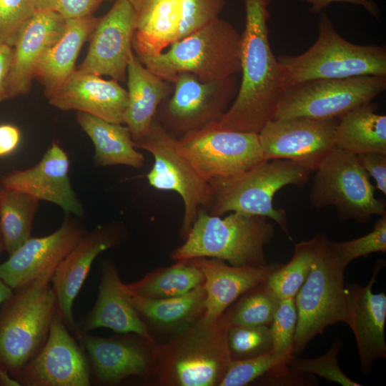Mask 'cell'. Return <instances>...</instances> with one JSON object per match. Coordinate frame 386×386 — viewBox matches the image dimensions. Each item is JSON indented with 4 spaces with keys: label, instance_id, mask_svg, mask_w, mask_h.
Returning <instances> with one entry per match:
<instances>
[{
    "label": "cell",
    "instance_id": "d590c367",
    "mask_svg": "<svg viewBox=\"0 0 386 386\" xmlns=\"http://www.w3.org/2000/svg\"><path fill=\"white\" fill-rule=\"evenodd\" d=\"M294 354H283L272 350L263 355L244 360H232L219 386H244L289 362Z\"/></svg>",
    "mask_w": 386,
    "mask_h": 386
},
{
    "label": "cell",
    "instance_id": "3957f363",
    "mask_svg": "<svg viewBox=\"0 0 386 386\" xmlns=\"http://www.w3.org/2000/svg\"><path fill=\"white\" fill-rule=\"evenodd\" d=\"M267 219L239 212L222 217L201 209L184 244L173 250L171 258H214L233 266H264L268 264L265 247L274 236Z\"/></svg>",
    "mask_w": 386,
    "mask_h": 386
},
{
    "label": "cell",
    "instance_id": "d4e9b609",
    "mask_svg": "<svg viewBox=\"0 0 386 386\" xmlns=\"http://www.w3.org/2000/svg\"><path fill=\"white\" fill-rule=\"evenodd\" d=\"M122 284L115 265L108 261L103 262L96 302L78 332L106 327L118 333H134L149 345H154V340L128 300Z\"/></svg>",
    "mask_w": 386,
    "mask_h": 386
},
{
    "label": "cell",
    "instance_id": "f546056e",
    "mask_svg": "<svg viewBox=\"0 0 386 386\" xmlns=\"http://www.w3.org/2000/svg\"><path fill=\"white\" fill-rule=\"evenodd\" d=\"M377 110V104L370 102L341 116L335 129V147L355 154L386 153V116Z\"/></svg>",
    "mask_w": 386,
    "mask_h": 386
},
{
    "label": "cell",
    "instance_id": "484cf974",
    "mask_svg": "<svg viewBox=\"0 0 386 386\" xmlns=\"http://www.w3.org/2000/svg\"><path fill=\"white\" fill-rule=\"evenodd\" d=\"M76 334L100 382L118 384L129 376H144L152 372L151 355L137 342L83 332Z\"/></svg>",
    "mask_w": 386,
    "mask_h": 386
},
{
    "label": "cell",
    "instance_id": "816d5d0a",
    "mask_svg": "<svg viewBox=\"0 0 386 386\" xmlns=\"http://www.w3.org/2000/svg\"><path fill=\"white\" fill-rule=\"evenodd\" d=\"M4 189V187L1 184V181H0V199H1V194H2V191Z\"/></svg>",
    "mask_w": 386,
    "mask_h": 386
},
{
    "label": "cell",
    "instance_id": "e575fe53",
    "mask_svg": "<svg viewBox=\"0 0 386 386\" xmlns=\"http://www.w3.org/2000/svg\"><path fill=\"white\" fill-rule=\"evenodd\" d=\"M278 300L266 282L250 289L233 308L229 309L231 325L269 326Z\"/></svg>",
    "mask_w": 386,
    "mask_h": 386
},
{
    "label": "cell",
    "instance_id": "52a82bcc",
    "mask_svg": "<svg viewBox=\"0 0 386 386\" xmlns=\"http://www.w3.org/2000/svg\"><path fill=\"white\" fill-rule=\"evenodd\" d=\"M46 273L15 290L0 311V365L16 376L43 347L56 311Z\"/></svg>",
    "mask_w": 386,
    "mask_h": 386
},
{
    "label": "cell",
    "instance_id": "e0dca14e",
    "mask_svg": "<svg viewBox=\"0 0 386 386\" xmlns=\"http://www.w3.org/2000/svg\"><path fill=\"white\" fill-rule=\"evenodd\" d=\"M127 232L117 223L96 227L86 232L56 267L51 282L56 300V310L68 329L76 332L72 306L89 274L102 252L121 244Z\"/></svg>",
    "mask_w": 386,
    "mask_h": 386
},
{
    "label": "cell",
    "instance_id": "30bf717a",
    "mask_svg": "<svg viewBox=\"0 0 386 386\" xmlns=\"http://www.w3.org/2000/svg\"><path fill=\"white\" fill-rule=\"evenodd\" d=\"M134 144L154 157L153 166L147 174L149 185L159 190L175 192L182 198L184 214L180 234L184 239L199 210H206L209 206L210 184L184 155L178 139L155 119L149 133Z\"/></svg>",
    "mask_w": 386,
    "mask_h": 386
},
{
    "label": "cell",
    "instance_id": "6da1fadb",
    "mask_svg": "<svg viewBox=\"0 0 386 386\" xmlns=\"http://www.w3.org/2000/svg\"><path fill=\"white\" fill-rule=\"evenodd\" d=\"M243 1L245 24L239 51L242 80L234 101L217 125L258 134L274 119L286 88V78L269 44L268 21L272 0Z\"/></svg>",
    "mask_w": 386,
    "mask_h": 386
},
{
    "label": "cell",
    "instance_id": "2e32d148",
    "mask_svg": "<svg viewBox=\"0 0 386 386\" xmlns=\"http://www.w3.org/2000/svg\"><path fill=\"white\" fill-rule=\"evenodd\" d=\"M16 377L21 385H90L89 363L57 310L43 347Z\"/></svg>",
    "mask_w": 386,
    "mask_h": 386
},
{
    "label": "cell",
    "instance_id": "c3c4849f",
    "mask_svg": "<svg viewBox=\"0 0 386 386\" xmlns=\"http://www.w3.org/2000/svg\"><path fill=\"white\" fill-rule=\"evenodd\" d=\"M13 291L14 290L0 279V305L11 297Z\"/></svg>",
    "mask_w": 386,
    "mask_h": 386
},
{
    "label": "cell",
    "instance_id": "7dc6e473",
    "mask_svg": "<svg viewBox=\"0 0 386 386\" xmlns=\"http://www.w3.org/2000/svg\"><path fill=\"white\" fill-rule=\"evenodd\" d=\"M0 385L19 386L21 384L17 380L10 377L8 371L0 365Z\"/></svg>",
    "mask_w": 386,
    "mask_h": 386
},
{
    "label": "cell",
    "instance_id": "f907efd6",
    "mask_svg": "<svg viewBox=\"0 0 386 386\" xmlns=\"http://www.w3.org/2000/svg\"><path fill=\"white\" fill-rule=\"evenodd\" d=\"M4 251H5L4 244L3 238H2V235L0 230V255Z\"/></svg>",
    "mask_w": 386,
    "mask_h": 386
},
{
    "label": "cell",
    "instance_id": "bcb514c9",
    "mask_svg": "<svg viewBox=\"0 0 386 386\" xmlns=\"http://www.w3.org/2000/svg\"><path fill=\"white\" fill-rule=\"evenodd\" d=\"M13 59V46L0 44V102L6 99V86Z\"/></svg>",
    "mask_w": 386,
    "mask_h": 386
},
{
    "label": "cell",
    "instance_id": "1f68e13d",
    "mask_svg": "<svg viewBox=\"0 0 386 386\" xmlns=\"http://www.w3.org/2000/svg\"><path fill=\"white\" fill-rule=\"evenodd\" d=\"M172 266L147 273L141 279L122 284L123 290L132 295L163 299L184 295L203 284L202 271L189 259L177 260Z\"/></svg>",
    "mask_w": 386,
    "mask_h": 386
},
{
    "label": "cell",
    "instance_id": "74e56055",
    "mask_svg": "<svg viewBox=\"0 0 386 386\" xmlns=\"http://www.w3.org/2000/svg\"><path fill=\"white\" fill-rule=\"evenodd\" d=\"M342 347V342L336 337L330 349L316 358L297 357L295 355L289 362L291 367L303 374L316 375L342 386H362L345 375L339 367L337 356Z\"/></svg>",
    "mask_w": 386,
    "mask_h": 386
},
{
    "label": "cell",
    "instance_id": "9c48e42d",
    "mask_svg": "<svg viewBox=\"0 0 386 386\" xmlns=\"http://www.w3.org/2000/svg\"><path fill=\"white\" fill-rule=\"evenodd\" d=\"M313 178L309 200L322 209L335 207L342 221L367 222L386 214V204L375 195V187L360 164L357 154L335 147L322 159Z\"/></svg>",
    "mask_w": 386,
    "mask_h": 386
},
{
    "label": "cell",
    "instance_id": "7bdbcfd3",
    "mask_svg": "<svg viewBox=\"0 0 386 386\" xmlns=\"http://www.w3.org/2000/svg\"><path fill=\"white\" fill-rule=\"evenodd\" d=\"M103 0H56L54 9L65 19H80L91 14Z\"/></svg>",
    "mask_w": 386,
    "mask_h": 386
},
{
    "label": "cell",
    "instance_id": "ffe728a7",
    "mask_svg": "<svg viewBox=\"0 0 386 386\" xmlns=\"http://www.w3.org/2000/svg\"><path fill=\"white\" fill-rule=\"evenodd\" d=\"M380 269H375L367 284L354 283L345 288V322L355 336L360 367L365 375L371 372L375 361L386 358V294L372 292Z\"/></svg>",
    "mask_w": 386,
    "mask_h": 386
},
{
    "label": "cell",
    "instance_id": "f1b7e54d",
    "mask_svg": "<svg viewBox=\"0 0 386 386\" xmlns=\"http://www.w3.org/2000/svg\"><path fill=\"white\" fill-rule=\"evenodd\" d=\"M76 119L94 144L95 166L125 165L137 169L144 166V157L136 149L127 126L79 112Z\"/></svg>",
    "mask_w": 386,
    "mask_h": 386
},
{
    "label": "cell",
    "instance_id": "83f0119b",
    "mask_svg": "<svg viewBox=\"0 0 386 386\" xmlns=\"http://www.w3.org/2000/svg\"><path fill=\"white\" fill-rule=\"evenodd\" d=\"M99 21L91 16L66 19L63 33L43 54L34 70V79L44 86L46 98L74 72L81 48Z\"/></svg>",
    "mask_w": 386,
    "mask_h": 386
},
{
    "label": "cell",
    "instance_id": "836d02e7",
    "mask_svg": "<svg viewBox=\"0 0 386 386\" xmlns=\"http://www.w3.org/2000/svg\"><path fill=\"white\" fill-rule=\"evenodd\" d=\"M312 257L311 240L302 241L295 244L290 260L271 274L266 284L278 299L295 297L309 274Z\"/></svg>",
    "mask_w": 386,
    "mask_h": 386
},
{
    "label": "cell",
    "instance_id": "603a6c76",
    "mask_svg": "<svg viewBox=\"0 0 386 386\" xmlns=\"http://www.w3.org/2000/svg\"><path fill=\"white\" fill-rule=\"evenodd\" d=\"M66 19L54 9L36 10L20 30L13 46L8 76L7 99L26 94L37 63L46 50L61 35Z\"/></svg>",
    "mask_w": 386,
    "mask_h": 386
},
{
    "label": "cell",
    "instance_id": "5b68a950",
    "mask_svg": "<svg viewBox=\"0 0 386 386\" xmlns=\"http://www.w3.org/2000/svg\"><path fill=\"white\" fill-rule=\"evenodd\" d=\"M312 172L288 159L263 161L242 173L209 182L211 197L206 211L215 216L239 212L265 217L275 222L292 240L286 212L275 208L273 199L287 185L304 186Z\"/></svg>",
    "mask_w": 386,
    "mask_h": 386
},
{
    "label": "cell",
    "instance_id": "b9f144b4",
    "mask_svg": "<svg viewBox=\"0 0 386 386\" xmlns=\"http://www.w3.org/2000/svg\"><path fill=\"white\" fill-rule=\"evenodd\" d=\"M357 160L369 177L374 179L375 188L386 194V153L370 152L357 154Z\"/></svg>",
    "mask_w": 386,
    "mask_h": 386
},
{
    "label": "cell",
    "instance_id": "8992f818",
    "mask_svg": "<svg viewBox=\"0 0 386 386\" xmlns=\"http://www.w3.org/2000/svg\"><path fill=\"white\" fill-rule=\"evenodd\" d=\"M277 59L284 70L286 88L314 79L386 76L385 46L346 40L325 13L319 18L317 38L307 51L299 55L280 54Z\"/></svg>",
    "mask_w": 386,
    "mask_h": 386
},
{
    "label": "cell",
    "instance_id": "7c38bea8",
    "mask_svg": "<svg viewBox=\"0 0 386 386\" xmlns=\"http://www.w3.org/2000/svg\"><path fill=\"white\" fill-rule=\"evenodd\" d=\"M385 89L386 76H381L300 82L284 89L274 119H339L349 111L372 102Z\"/></svg>",
    "mask_w": 386,
    "mask_h": 386
},
{
    "label": "cell",
    "instance_id": "d6986e66",
    "mask_svg": "<svg viewBox=\"0 0 386 386\" xmlns=\"http://www.w3.org/2000/svg\"><path fill=\"white\" fill-rule=\"evenodd\" d=\"M86 232L76 221L66 219L53 233L30 237L0 264V279L15 290L56 267Z\"/></svg>",
    "mask_w": 386,
    "mask_h": 386
},
{
    "label": "cell",
    "instance_id": "4fadbf2b",
    "mask_svg": "<svg viewBox=\"0 0 386 386\" xmlns=\"http://www.w3.org/2000/svg\"><path fill=\"white\" fill-rule=\"evenodd\" d=\"M173 84L172 94L159 105L155 119L177 139L218 123L239 88L237 75L202 81L192 74L182 73Z\"/></svg>",
    "mask_w": 386,
    "mask_h": 386
},
{
    "label": "cell",
    "instance_id": "d6a6232c",
    "mask_svg": "<svg viewBox=\"0 0 386 386\" xmlns=\"http://www.w3.org/2000/svg\"><path fill=\"white\" fill-rule=\"evenodd\" d=\"M39 204V200L31 195L4 187L0 199V230L9 256L31 237Z\"/></svg>",
    "mask_w": 386,
    "mask_h": 386
},
{
    "label": "cell",
    "instance_id": "60d3db41",
    "mask_svg": "<svg viewBox=\"0 0 386 386\" xmlns=\"http://www.w3.org/2000/svg\"><path fill=\"white\" fill-rule=\"evenodd\" d=\"M36 11L31 0H0V44L13 46L20 30Z\"/></svg>",
    "mask_w": 386,
    "mask_h": 386
},
{
    "label": "cell",
    "instance_id": "7402d4cb",
    "mask_svg": "<svg viewBox=\"0 0 386 386\" xmlns=\"http://www.w3.org/2000/svg\"><path fill=\"white\" fill-rule=\"evenodd\" d=\"M53 107L84 112L104 120L124 124L127 91L113 79L75 69L61 86L47 98Z\"/></svg>",
    "mask_w": 386,
    "mask_h": 386
},
{
    "label": "cell",
    "instance_id": "7a4b0ae2",
    "mask_svg": "<svg viewBox=\"0 0 386 386\" xmlns=\"http://www.w3.org/2000/svg\"><path fill=\"white\" fill-rule=\"evenodd\" d=\"M231 325L227 310L214 321L201 317L167 342L154 345L150 355L152 372L158 383L219 386L232 360L227 342Z\"/></svg>",
    "mask_w": 386,
    "mask_h": 386
},
{
    "label": "cell",
    "instance_id": "ab89813d",
    "mask_svg": "<svg viewBox=\"0 0 386 386\" xmlns=\"http://www.w3.org/2000/svg\"><path fill=\"white\" fill-rule=\"evenodd\" d=\"M297 321V313L295 298L279 299L272 322L269 325L273 351L283 354H294Z\"/></svg>",
    "mask_w": 386,
    "mask_h": 386
},
{
    "label": "cell",
    "instance_id": "ee69618b",
    "mask_svg": "<svg viewBox=\"0 0 386 386\" xmlns=\"http://www.w3.org/2000/svg\"><path fill=\"white\" fill-rule=\"evenodd\" d=\"M310 4V12L318 14L322 12L329 5L332 3H345L355 6H361L366 11L376 19L380 16V9L372 0H301Z\"/></svg>",
    "mask_w": 386,
    "mask_h": 386
},
{
    "label": "cell",
    "instance_id": "681fc988",
    "mask_svg": "<svg viewBox=\"0 0 386 386\" xmlns=\"http://www.w3.org/2000/svg\"><path fill=\"white\" fill-rule=\"evenodd\" d=\"M36 10L54 9L56 0H31Z\"/></svg>",
    "mask_w": 386,
    "mask_h": 386
},
{
    "label": "cell",
    "instance_id": "44dd1931",
    "mask_svg": "<svg viewBox=\"0 0 386 386\" xmlns=\"http://www.w3.org/2000/svg\"><path fill=\"white\" fill-rule=\"evenodd\" d=\"M69 160L66 152L56 142L47 149L41 160L25 169H14L4 176L1 184L60 207L67 214L84 215L69 177Z\"/></svg>",
    "mask_w": 386,
    "mask_h": 386
},
{
    "label": "cell",
    "instance_id": "4dcf8cb0",
    "mask_svg": "<svg viewBox=\"0 0 386 386\" xmlns=\"http://www.w3.org/2000/svg\"><path fill=\"white\" fill-rule=\"evenodd\" d=\"M126 295L139 315L164 329L177 332L192 324L204 312L206 292L203 284L184 295L169 298L150 299Z\"/></svg>",
    "mask_w": 386,
    "mask_h": 386
},
{
    "label": "cell",
    "instance_id": "8fae6325",
    "mask_svg": "<svg viewBox=\"0 0 386 386\" xmlns=\"http://www.w3.org/2000/svg\"><path fill=\"white\" fill-rule=\"evenodd\" d=\"M135 12L132 47L137 56H156L212 19L226 0H129Z\"/></svg>",
    "mask_w": 386,
    "mask_h": 386
},
{
    "label": "cell",
    "instance_id": "ac0fdd59",
    "mask_svg": "<svg viewBox=\"0 0 386 386\" xmlns=\"http://www.w3.org/2000/svg\"><path fill=\"white\" fill-rule=\"evenodd\" d=\"M134 31L135 12L132 4L129 0H116L109 12L99 19L86 56L78 69L124 81L134 51Z\"/></svg>",
    "mask_w": 386,
    "mask_h": 386
},
{
    "label": "cell",
    "instance_id": "8d00e7d4",
    "mask_svg": "<svg viewBox=\"0 0 386 386\" xmlns=\"http://www.w3.org/2000/svg\"><path fill=\"white\" fill-rule=\"evenodd\" d=\"M227 342L232 360H244L263 355L272 350L269 326L231 325Z\"/></svg>",
    "mask_w": 386,
    "mask_h": 386
},
{
    "label": "cell",
    "instance_id": "277c9868",
    "mask_svg": "<svg viewBox=\"0 0 386 386\" xmlns=\"http://www.w3.org/2000/svg\"><path fill=\"white\" fill-rule=\"evenodd\" d=\"M241 34L217 17L156 56H137L152 73L173 84L189 73L202 81L224 79L241 71Z\"/></svg>",
    "mask_w": 386,
    "mask_h": 386
},
{
    "label": "cell",
    "instance_id": "ba28073f",
    "mask_svg": "<svg viewBox=\"0 0 386 386\" xmlns=\"http://www.w3.org/2000/svg\"><path fill=\"white\" fill-rule=\"evenodd\" d=\"M312 263L309 274L295 297L297 321L294 340L295 355L330 325L345 322V267L324 234L312 239Z\"/></svg>",
    "mask_w": 386,
    "mask_h": 386
},
{
    "label": "cell",
    "instance_id": "f6af8a7d",
    "mask_svg": "<svg viewBox=\"0 0 386 386\" xmlns=\"http://www.w3.org/2000/svg\"><path fill=\"white\" fill-rule=\"evenodd\" d=\"M21 142V132L11 124H0V157L7 156L16 150Z\"/></svg>",
    "mask_w": 386,
    "mask_h": 386
},
{
    "label": "cell",
    "instance_id": "4316f807",
    "mask_svg": "<svg viewBox=\"0 0 386 386\" xmlns=\"http://www.w3.org/2000/svg\"><path fill=\"white\" fill-rule=\"evenodd\" d=\"M127 74L128 100L124 124L135 143L149 133L159 105L173 91V84L149 71L134 51L128 62Z\"/></svg>",
    "mask_w": 386,
    "mask_h": 386
},
{
    "label": "cell",
    "instance_id": "cb8c5ba5",
    "mask_svg": "<svg viewBox=\"0 0 386 386\" xmlns=\"http://www.w3.org/2000/svg\"><path fill=\"white\" fill-rule=\"evenodd\" d=\"M189 260L202 272L206 292L204 312L202 317L214 321L238 297L250 289L267 282L281 264L262 267H241L227 264L214 258H193Z\"/></svg>",
    "mask_w": 386,
    "mask_h": 386
},
{
    "label": "cell",
    "instance_id": "9a60e30c",
    "mask_svg": "<svg viewBox=\"0 0 386 386\" xmlns=\"http://www.w3.org/2000/svg\"><path fill=\"white\" fill-rule=\"evenodd\" d=\"M338 121V118L307 117L272 119L258 133L264 159H288L315 172L335 147Z\"/></svg>",
    "mask_w": 386,
    "mask_h": 386
},
{
    "label": "cell",
    "instance_id": "5bb4252c",
    "mask_svg": "<svg viewBox=\"0 0 386 386\" xmlns=\"http://www.w3.org/2000/svg\"><path fill=\"white\" fill-rule=\"evenodd\" d=\"M179 146L208 182L245 172L265 161L257 133L221 128L217 123L178 138Z\"/></svg>",
    "mask_w": 386,
    "mask_h": 386
},
{
    "label": "cell",
    "instance_id": "f35d334b",
    "mask_svg": "<svg viewBox=\"0 0 386 386\" xmlns=\"http://www.w3.org/2000/svg\"><path fill=\"white\" fill-rule=\"evenodd\" d=\"M331 246L346 268L353 260L375 252H386V214L380 216L373 229L360 237L344 242L331 241Z\"/></svg>",
    "mask_w": 386,
    "mask_h": 386
}]
</instances>
